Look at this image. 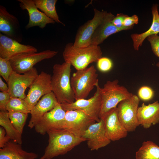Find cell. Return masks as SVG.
<instances>
[{"instance_id": "1", "label": "cell", "mask_w": 159, "mask_h": 159, "mask_svg": "<svg viewBox=\"0 0 159 159\" xmlns=\"http://www.w3.org/2000/svg\"><path fill=\"white\" fill-rule=\"evenodd\" d=\"M48 144L43 155L39 159H51L67 153L81 143L87 141L64 129H54L47 132Z\"/></svg>"}, {"instance_id": "2", "label": "cell", "mask_w": 159, "mask_h": 159, "mask_svg": "<svg viewBox=\"0 0 159 159\" xmlns=\"http://www.w3.org/2000/svg\"><path fill=\"white\" fill-rule=\"evenodd\" d=\"M71 66L64 62L61 64H55L53 67L51 77L52 92L60 104H70L75 101L71 85Z\"/></svg>"}, {"instance_id": "3", "label": "cell", "mask_w": 159, "mask_h": 159, "mask_svg": "<svg viewBox=\"0 0 159 159\" xmlns=\"http://www.w3.org/2000/svg\"><path fill=\"white\" fill-rule=\"evenodd\" d=\"M102 55L99 45H91L80 47L74 46L72 43L66 44L62 54L65 62L70 64L77 70L87 68L91 63H97Z\"/></svg>"}, {"instance_id": "4", "label": "cell", "mask_w": 159, "mask_h": 159, "mask_svg": "<svg viewBox=\"0 0 159 159\" xmlns=\"http://www.w3.org/2000/svg\"><path fill=\"white\" fill-rule=\"evenodd\" d=\"M95 66L77 70L71 77V86L75 100L85 99L95 87L99 84Z\"/></svg>"}, {"instance_id": "5", "label": "cell", "mask_w": 159, "mask_h": 159, "mask_svg": "<svg viewBox=\"0 0 159 159\" xmlns=\"http://www.w3.org/2000/svg\"><path fill=\"white\" fill-rule=\"evenodd\" d=\"M100 91L102 98L100 117L111 109L117 107L121 102L133 95L124 86L120 85L117 79L107 81L103 87L100 88Z\"/></svg>"}, {"instance_id": "6", "label": "cell", "mask_w": 159, "mask_h": 159, "mask_svg": "<svg viewBox=\"0 0 159 159\" xmlns=\"http://www.w3.org/2000/svg\"><path fill=\"white\" fill-rule=\"evenodd\" d=\"M93 18L81 25L78 29L75 37L74 46L85 47L91 45L92 37L97 28L101 24L112 19L115 16L110 12L94 9Z\"/></svg>"}, {"instance_id": "7", "label": "cell", "mask_w": 159, "mask_h": 159, "mask_svg": "<svg viewBox=\"0 0 159 159\" xmlns=\"http://www.w3.org/2000/svg\"><path fill=\"white\" fill-rule=\"evenodd\" d=\"M140 99L135 95L122 100L117 107L119 120L128 132L134 131L140 125L137 112Z\"/></svg>"}, {"instance_id": "8", "label": "cell", "mask_w": 159, "mask_h": 159, "mask_svg": "<svg viewBox=\"0 0 159 159\" xmlns=\"http://www.w3.org/2000/svg\"><path fill=\"white\" fill-rule=\"evenodd\" d=\"M96 87V92L93 96L90 99H81L75 100L71 103L61 104L62 108L66 111L73 110L81 111L96 122H99L102 98L99 84Z\"/></svg>"}, {"instance_id": "9", "label": "cell", "mask_w": 159, "mask_h": 159, "mask_svg": "<svg viewBox=\"0 0 159 159\" xmlns=\"http://www.w3.org/2000/svg\"><path fill=\"white\" fill-rule=\"evenodd\" d=\"M58 52L48 49L39 52L25 54L15 57L10 61L14 71L18 74H24L31 69L37 63L54 57Z\"/></svg>"}, {"instance_id": "10", "label": "cell", "mask_w": 159, "mask_h": 159, "mask_svg": "<svg viewBox=\"0 0 159 159\" xmlns=\"http://www.w3.org/2000/svg\"><path fill=\"white\" fill-rule=\"evenodd\" d=\"M38 75L37 71L34 67L23 74L13 71L7 82L8 93L11 98L24 99L26 95L25 93L26 89L29 87Z\"/></svg>"}, {"instance_id": "11", "label": "cell", "mask_w": 159, "mask_h": 159, "mask_svg": "<svg viewBox=\"0 0 159 159\" xmlns=\"http://www.w3.org/2000/svg\"><path fill=\"white\" fill-rule=\"evenodd\" d=\"M51 77L50 74L42 71L29 87V89L24 100L30 111L40 98L52 92Z\"/></svg>"}, {"instance_id": "12", "label": "cell", "mask_w": 159, "mask_h": 159, "mask_svg": "<svg viewBox=\"0 0 159 159\" xmlns=\"http://www.w3.org/2000/svg\"><path fill=\"white\" fill-rule=\"evenodd\" d=\"M66 112L59 104L40 119L34 127L36 131L44 135L50 130L64 129Z\"/></svg>"}, {"instance_id": "13", "label": "cell", "mask_w": 159, "mask_h": 159, "mask_svg": "<svg viewBox=\"0 0 159 159\" xmlns=\"http://www.w3.org/2000/svg\"><path fill=\"white\" fill-rule=\"evenodd\" d=\"M64 129L81 137L89 127L96 122L83 112L78 110L66 111Z\"/></svg>"}, {"instance_id": "14", "label": "cell", "mask_w": 159, "mask_h": 159, "mask_svg": "<svg viewBox=\"0 0 159 159\" xmlns=\"http://www.w3.org/2000/svg\"><path fill=\"white\" fill-rule=\"evenodd\" d=\"M107 137L111 141H115L127 136L128 132L118 118L117 107L102 115Z\"/></svg>"}, {"instance_id": "15", "label": "cell", "mask_w": 159, "mask_h": 159, "mask_svg": "<svg viewBox=\"0 0 159 159\" xmlns=\"http://www.w3.org/2000/svg\"><path fill=\"white\" fill-rule=\"evenodd\" d=\"M37 52L34 47L21 44L0 33V57L10 60L23 54Z\"/></svg>"}, {"instance_id": "16", "label": "cell", "mask_w": 159, "mask_h": 159, "mask_svg": "<svg viewBox=\"0 0 159 159\" xmlns=\"http://www.w3.org/2000/svg\"><path fill=\"white\" fill-rule=\"evenodd\" d=\"M81 137L87 140V146L91 150H97L111 141L107 137L104 122L101 119L99 122L90 125Z\"/></svg>"}, {"instance_id": "17", "label": "cell", "mask_w": 159, "mask_h": 159, "mask_svg": "<svg viewBox=\"0 0 159 159\" xmlns=\"http://www.w3.org/2000/svg\"><path fill=\"white\" fill-rule=\"evenodd\" d=\"M0 32L1 33L19 42L22 40L20 26L17 18L2 5L0 6Z\"/></svg>"}, {"instance_id": "18", "label": "cell", "mask_w": 159, "mask_h": 159, "mask_svg": "<svg viewBox=\"0 0 159 159\" xmlns=\"http://www.w3.org/2000/svg\"><path fill=\"white\" fill-rule=\"evenodd\" d=\"M21 8L26 10L29 16V22L26 26L28 29L35 26L44 28L47 24H53L55 22L40 11L35 5L33 0H18Z\"/></svg>"}, {"instance_id": "19", "label": "cell", "mask_w": 159, "mask_h": 159, "mask_svg": "<svg viewBox=\"0 0 159 159\" xmlns=\"http://www.w3.org/2000/svg\"><path fill=\"white\" fill-rule=\"evenodd\" d=\"M59 104L52 92L42 96L30 111L31 117L28 125L29 127L31 129L34 127L46 113Z\"/></svg>"}, {"instance_id": "20", "label": "cell", "mask_w": 159, "mask_h": 159, "mask_svg": "<svg viewBox=\"0 0 159 159\" xmlns=\"http://www.w3.org/2000/svg\"><path fill=\"white\" fill-rule=\"evenodd\" d=\"M137 116L140 125L148 129L159 123V102L157 100L146 105L143 103L138 107Z\"/></svg>"}, {"instance_id": "21", "label": "cell", "mask_w": 159, "mask_h": 159, "mask_svg": "<svg viewBox=\"0 0 159 159\" xmlns=\"http://www.w3.org/2000/svg\"><path fill=\"white\" fill-rule=\"evenodd\" d=\"M38 155L24 150L21 145L14 142H8L0 148V159H34Z\"/></svg>"}, {"instance_id": "22", "label": "cell", "mask_w": 159, "mask_h": 159, "mask_svg": "<svg viewBox=\"0 0 159 159\" xmlns=\"http://www.w3.org/2000/svg\"><path fill=\"white\" fill-rule=\"evenodd\" d=\"M158 5L154 4L151 8L152 21L149 29L146 32L140 34H134L130 37L133 43L134 49L138 51L141 46L145 39L148 36L158 34L159 33V14Z\"/></svg>"}, {"instance_id": "23", "label": "cell", "mask_w": 159, "mask_h": 159, "mask_svg": "<svg viewBox=\"0 0 159 159\" xmlns=\"http://www.w3.org/2000/svg\"><path fill=\"white\" fill-rule=\"evenodd\" d=\"M112 20L105 21L97 28L92 37L91 45H99L110 36L122 30L131 29L134 26L118 28L112 24Z\"/></svg>"}, {"instance_id": "24", "label": "cell", "mask_w": 159, "mask_h": 159, "mask_svg": "<svg viewBox=\"0 0 159 159\" xmlns=\"http://www.w3.org/2000/svg\"><path fill=\"white\" fill-rule=\"evenodd\" d=\"M0 125L5 129L6 135L13 142L21 145V135L15 128L8 116V112L0 111Z\"/></svg>"}, {"instance_id": "25", "label": "cell", "mask_w": 159, "mask_h": 159, "mask_svg": "<svg viewBox=\"0 0 159 159\" xmlns=\"http://www.w3.org/2000/svg\"><path fill=\"white\" fill-rule=\"evenodd\" d=\"M136 159H159V146L153 142L144 141L136 152Z\"/></svg>"}, {"instance_id": "26", "label": "cell", "mask_w": 159, "mask_h": 159, "mask_svg": "<svg viewBox=\"0 0 159 159\" xmlns=\"http://www.w3.org/2000/svg\"><path fill=\"white\" fill-rule=\"evenodd\" d=\"M36 7L47 17L55 22L65 25L59 19L56 11V4L57 0H33Z\"/></svg>"}, {"instance_id": "27", "label": "cell", "mask_w": 159, "mask_h": 159, "mask_svg": "<svg viewBox=\"0 0 159 159\" xmlns=\"http://www.w3.org/2000/svg\"><path fill=\"white\" fill-rule=\"evenodd\" d=\"M8 112L9 118L12 124L15 128L22 135L28 114L19 112Z\"/></svg>"}, {"instance_id": "28", "label": "cell", "mask_w": 159, "mask_h": 159, "mask_svg": "<svg viewBox=\"0 0 159 159\" xmlns=\"http://www.w3.org/2000/svg\"><path fill=\"white\" fill-rule=\"evenodd\" d=\"M6 109L8 111L19 112L28 114L30 112L24 99L19 98H11L6 105Z\"/></svg>"}, {"instance_id": "29", "label": "cell", "mask_w": 159, "mask_h": 159, "mask_svg": "<svg viewBox=\"0 0 159 159\" xmlns=\"http://www.w3.org/2000/svg\"><path fill=\"white\" fill-rule=\"evenodd\" d=\"M13 71L10 60L0 57V74L7 83Z\"/></svg>"}, {"instance_id": "30", "label": "cell", "mask_w": 159, "mask_h": 159, "mask_svg": "<svg viewBox=\"0 0 159 159\" xmlns=\"http://www.w3.org/2000/svg\"><path fill=\"white\" fill-rule=\"evenodd\" d=\"M138 95L140 99L144 101H148L153 98L154 92L151 87L147 86H143L138 90Z\"/></svg>"}, {"instance_id": "31", "label": "cell", "mask_w": 159, "mask_h": 159, "mask_svg": "<svg viewBox=\"0 0 159 159\" xmlns=\"http://www.w3.org/2000/svg\"><path fill=\"white\" fill-rule=\"evenodd\" d=\"M97 63V68L100 71L103 72L109 71L113 67L112 60L107 57H101Z\"/></svg>"}, {"instance_id": "32", "label": "cell", "mask_w": 159, "mask_h": 159, "mask_svg": "<svg viewBox=\"0 0 159 159\" xmlns=\"http://www.w3.org/2000/svg\"><path fill=\"white\" fill-rule=\"evenodd\" d=\"M150 42L152 52L159 57V36L158 34L150 36L147 38Z\"/></svg>"}, {"instance_id": "33", "label": "cell", "mask_w": 159, "mask_h": 159, "mask_svg": "<svg viewBox=\"0 0 159 159\" xmlns=\"http://www.w3.org/2000/svg\"><path fill=\"white\" fill-rule=\"evenodd\" d=\"M11 98L8 92H0V111H6V105Z\"/></svg>"}, {"instance_id": "34", "label": "cell", "mask_w": 159, "mask_h": 159, "mask_svg": "<svg viewBox=\"0 0 159 159\" xmlns=\"http://www.w3.org/2000/svg\"><path fill=\"white\" fill-rule=\"evenodd\" d=\"M127 16L122 13L117 14L111 21V22L114 26L117 28H123L125 27L123 26L124 21Z\"/></svg>"}, {"instance_id": "35", "label": "cell", "mask_w": 159, "mask_h": 159, "mask_svg": "<svg viewBox=\"0 0 159 159\" xmlns=\"http://www.w3.org/2000/svg\"><path fill=\"white\" fill-rule=\"evenodd\" d=\"M138 17L135 14L132 16H127L125 18L123 23V26L125 27H130L134 26V24H137L138 23Z\"/></svg>"}, {"instance_id": "36", "label": "cell", "mask_w": 159, "mask_h": 159, "mask_svg": "<svg viewBox=\"0 0 159 159\" xmlns=\"http://www.w3.org/2000/svg\"><path fill=\"white\" fill-rule=\"evenodd\" d=\"M6 131L2 127H0V148L4 147L5 145L9 141L10 138L6 135Z\"/></svg>"}, {"instance_id": "37", "label": "cell", "mask_w": 159, "mask_h": 159, "mask_svg": "<svg viewBox=\"0 0 159 159\" xmlns=\"http://www.w3.org/2000/svg\"><path fill=\"white\" fill-rule=\"evenodd\" d=\"M0 90L1 92H8L9 87L8 85L2 80L1 77H0Z\"/></svg>"}, {"instance_id": "38", "label": "cell", "mask_w": 159, "mask_h": 159, "mask_svg": "<svg viewBox=\"0 0 159 159\" xmlns=\"http://www.w3.org/2000/svg\"><path fill=\"white\" fill-rule=\"evenodd\" d=\"M156 65L159 68V62H157L156 64Z\"/></svg>"}]
</instances>
